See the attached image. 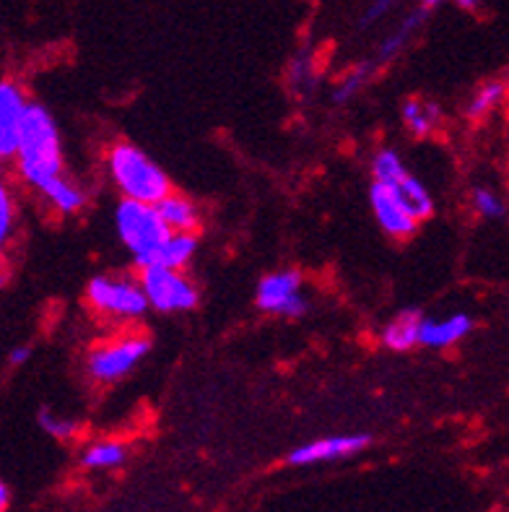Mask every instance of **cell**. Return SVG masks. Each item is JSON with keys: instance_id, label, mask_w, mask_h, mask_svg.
<instances>
[{"instance_id": "1", "label": "cell", "mask_w": 509, "mask_h": 512, "mask_svg": "<svg viewBox=\"0 0 509 512\" xmlns=\"http://www.w3.org/2000/svg\"><path fill=\"white\" fill-rule=\"evenodd\" d=\"M16 164L21 177L34 190H42L47 182L63 175V143H60L58 123L42 104L29 102L26 107Z\"/></svg>"}, {"instance_id": "2", "label": "cell", "mask_w": 509, "mask_h": 512, "mask_svg": "<svg viewBox=\"0 0 509 512\" xmlns=\"http://www.w3.org/2000/svg\"><path fill=\"white\" fill-rule=\"evenodd\" d=\"M107 172L115 188L130 201L159 203L164 195L172 193L167 172L136 143H115L107 154Z\"/></svg>"}, {"instance_id": "3", "label": "cell", "mask_w": 509, "mask_h": 512, "mask_svg": "<svg viewBox=\"0 0 509 512\" xmlns=\"http://www.w3.org/2000/svg\"><path fill=\"white\" fill-rule=\"evenodd\" d=\"M115 227L138 268L154 266L164 240L172 234V229L164 224L156 203L130 201V198H123L117 203Z\"/></svg>"}, {"instance_id": "4", "label": "cell", "mask_w": 509, "mask_h": 512, "mask_svg": "<svg viewBox=\"0 0 509 512\" xmlns=\"http://www.w3.org/2000/svg\"><path fill=\"white\" fill-rule=\"evenodd\" d=\"M86 302L91 310L107 320H120V323H133L143 318L149 310V297L143 292L141 279L130 276H94L86 286Z\"/></svg>"}, {"instance_id": "5", "label": "cell", "mask_w": 509, "mask_h": 512, "mask_svg": "<svg viewBox=\"0 0 509 512\" xmlns=\"http://www.w3.org/2000/svg\"><path fill=\"white\" fill-rule=\"evenodd\" d=\"M151 341L141 333L112 338L104 344L94 346L86 357V372L97 383H117L136 370L143 359L149 357Z\"/></svg>"}, {"instance_id": "6", "label": "cell", "mask_w": 509, "mask_h": 512, "mask_svg": "<svg viewBox=\"0 0 509 512\" xmlns=\"http://www.w3.org/2000/svg\"><path fill=\"white\" fill-rule=\"evenodd\" d=\"M141 284L149 305L164 315L187 312L198 305V289L187 279V273H182V268L146 266L141 268Z\"/></svg>"}, {"instance_id": "7", "label": "cell", "mask_w": 509, "mask_h": 512, "mask_svg": "<svg viewBox=\"0 0 509 512\" xmlns=\"http://www.w3.org/2000/svg\"><path fill=\"white\" fill-rule=\"evenodd\" d=\"M255 302L265 315L302 318L307 312V299L302 294V273L291 271V268L289 271L268 273L258 284Z\"/></svg>"}, {"instance_id": "8", "label": "cell", "mask_w": 509, "mask_h": 512, "mask_svg": "<svg viewBox=\"0 0 509 512\" xmlns=\"http://www.w3.org/2000/svg\"><path fill=\"white\" fill-rule=\"evenodd\" d=\"M369 201H372L374 219L390 237H411L419 227V219L395 185L374 180L372 190H369Z\"/></svg>"}, {"instance_id": "9", "label": "cell", "mask_w": 509, "mask_h": 512, "mask_svg": "<svg viewBox=\"0 0 509 512\" xmlns=\"http://www.w3.org/2000/svg\"><path fill=\"white\" fill-rule=\"evenodd\" d=\"M367 435H336L323 437V440H312L307 445H299L297 450H291L289 463L291 466H317V463L341 461V458H351V455L361 453L369 448Z\"/></svg>"}, {"instance_id": "10", "label": "cell", "mask_w": 509, "mask_h": 512, "mask_svg": "<svg viewBox=\"0 0 509 512\" xmlns=\"http://www.w3.org/2000/svg\"><path fill=\"white\" fill-rule=\"evenodd\" d=\"M29 102L13 81H0V159H13L19 151L21 125Z\"/></svg>"}, {"instance_id": "11", "label": "cell", "mask_w": 509, "mask_h": 512, "mask_svg": "<svg viewBox=\"0 0 509 512\" xmlns=\"http://www.w3.org/2000/svg\"><path fill=\"white\" fill-rule=\"evenodd\" d=\"M473 331V318L468 312H452L447 318L421 320L419 344L426 349H450Z\"/></svg>"}, {"instance_id": "12", "label": "cell", "mask_w": 509, "mask_h": 512, "mask_svg": "<svg viewBox=\"0 0 509 512\" xmlns=\"http://www.w3.org/2000/svg\"><path fill=\"white\" fill-rule=\"evenodd\" d=\"M421 320H424V315H421L419 310L398 312V315L382 328V344L390 351H411L413 346L419 344Z\"/></svg>"}, {"instance_id": "13", "label": "cell", "mask_w": 509, "mask_h": 512, "mask_svg": "<svg viewBox=\"0 0 509 512\" xmlns=\"http://www.w3.org/2000/svg\"><path fill=\"white\" fill-rule=\"evenodd\" d=\"M156 208H159L164 224H167L172 232H195V229H198V206H195L190 198H185V195L167 193L162 201L156 203Z\"/></svg>"}, {"instance_id": "14", "label": "cell", "mask_w": 509, "mask_h": 512, "mask_svg": "<svg viewBox=\"0 0 509 512\" xmlns=\"http://www.w3.org/2000/svg\"><path fill=\"white\" fill-rule=\"evenodd\" d=\"M39 193L45 195L47 201H50V206L55 208V211H60V214H76V211H81V208L86 206L84 188H78L76 182L68 180L65 175L47 182Z\"/></svg>"}, {"instance_id": "15", "label": "cell", "mask_w": 509, "mask_h": 512, "mask_svg": "<svg viewBox=\"0 0 509 512\" xmlns=\"http://www.w3.org/2000/svg\"><path fill=\"white\" fill-rule=\"evenodd\" d=\"M195 250H198V237L193 232H172L164 240L159 255H156L154 266L185 268L195 255Z\"/></svg>"}, {"instance_id": "16", "label": "cell", "mask_w": 509, "mask_h": 512, "mask_svg": "<svg viewBox=\"0 0 509 512\" xmlns=\"http://www.w3.org/2000/svg\"><path fill=\"white\" fill-rule=\"evenodd\" d=\"M509 86L504 81H486L473 91V97L465 104V115L471 120H484L491 112H497L507 99Z\"/></svg>"}, {"instance_id": "17", "label": "cell", "mask_w": 509, "mask_h": 512, "mask_svg": "<svg viewBox=\"0 0 509 512\" xmlns=\"http://www.w3.org/2000/svg\"><path fill=\"white\" fill-rule=\"evenodd\" d=\"M128 461V448L117 440H99L84 450L81 463L91 471H110V468H120Z\"/></svg>"}, {"instance_id": "18", "label": "cell", "mask_w": 509, "mask_h": 512, "mask_svg": "<svg viewBox=\"0 0 509 512\" xmlns=\"http://www.w3.org/2000/svg\"><path fill=\"white\" fill-rule=\"evenodd\" d=\"M400 112H403V123H406V128L411 130L413 136L419 138L429 136V133L439 125V117H442L437 104L429 102V99H408Z\"/></svg>"}, {"instance_id": "19", "label": "cell", "mask_w": 509, "mask_h": 512, "mask_svg": "<svg viewBox=\"0 0 509 512\" xmlns=\"http://www.w3.org/2000/svg\"><path fill=\"white\" fill-rule=\"evenodd\" d=\"M421 21H424V11H413L411 16H406V21H403V24L395 26L393 32L382 39L380 50H377V63H387V60H393L395 55H398V52L408 45V39L416 34V29L421 26Z\"/></svg>"}, {"instance_id": "20", "label": "cell", "mask_w": 509, "mask_h": 512, "mask_svg": "<svg viewBox=\"0 0 509 512\" xmlns=\"http://www.w3.org/2000/svg\"><path fill=\"white\" fill-rule=\"evenodd\" d=\"M395 188L400 190V195L406 198V203L411 206V211L416 214V219L424 221L429 219V216L434 214V198L432 193L426 190V185L421 180H416V177L408 172L406 177L400 182H395Z\"/></svg>"}, {"instance_id": "21", "label": "cell", "mask_w": 509, "mask_h": 512, "mask_svg": "<svg viewBox=\"0 0 509 512\" xmlns=\"http://www.w3.org/2000/svg\"><path fill=\"white\" fill-rule=\"evenodd\" d=\"M372 175H374V180L387 182V185H395V182H400L403 177L408 175V169H406V164H403V159H400L393 149H382V151H377L372 159Z\"/></svg>"}, {"instance_id": "22", "label": "cell", "mask_w": 509, "mask_h": 512, "mask_svg": "<svg viewBox=\"0 0 509 512\" xmlns=\"http://www.w3.org/2000/svg\"><path fill=\"white\" fill-rule=\"evenodd\" d=\"M369 76H372V65H356L354 71H348L346 76L341 78V84H338L336 91H333V99L341 104L351 102V99H354L356 94L364 89V84L369 81Z\"/></svg>"}, {"instance_id": "23", "label": "cell", "mask_w": 509, "mask_h": 512, "mask_svg": "<svg viewBox=\"0 0 509 512\" xmlns=\"http://www.w3.org/2000/svg\"><path fill=\"white\" fill-rule=\"evenodd\" d=\"M39 427L45 429L50 437H58V440H71L76 435L78 424L68 416H60L50 409H42L39 411Z\"/></svg>"}, {"instance_id": "24", "label": "cell", "mask_w": 509, "mask_h": 512, "mask_svg": "<svg viewBox=\"0 0 509 512\" xmlns=\"http://www.w3.org/2000/svg\"><path fill=\"white\" fill-rule=\"evenodd\" d=\"M473 211L478 216H484V219H499V216L507 214V208H504V201L499 198L494 190L489 188H476L473 190Z\"/></svg>"}, {"instance_id": "25", "label": "cell", "mask_w": 509, "mask_h": 512, "mask_svg": "<svg viewBox=\"0 0 509 512\" xmlns=\"http://www.w3.org/2000/svg\"><path fill=\"white\" fill-rule=\"evenodd\" d=\"M315 84V63L310 55H299L291 65V86L297 91H310Z\"/></svg>"}, {"instance_id": "26", "label": "cell", "mask_w": 509, "mask_h": 512, "mask_svg": "<svg viewBox=\"0 0 509 512\" xmlns=\"http://www.w3.org/2000/svg\"><path fill=\"white\" fill-rule=\"evenodd\" d=\"M13 219H16V206H13L11 190L0 182V247L6 245L13 232Z\"/></svg>"}, {"instance_id": "27", "label": "cell", "mask_w": 509, "mask_h": 512, "mask_svg": "<svg viewBox=\"0 0 509 512\" xmlns=\"http://www.w3.org/2000/svg\"><path fill=\"white\" fill-rule=\"evenodd\" d=\"M398 6H400V0H369L367 11H364V16H361V24L364 26L377 24V21L385 19L387 13H393Z\"/></svg>"}, {"instance_id": "28", "label": "cell", "mask_w": 509, "mask_h": 512, "mask_svg": "<svg viewBox=\"0 0 509 512\" xmlns=\"http://www.w3.org/2000/svg\"><path fill=\"white\" fill-rule=\"evenodd\" d=\"M29 357H32V346H16V349H11V354H8V362H11L13 367H19V364L29 362Z\"/></svg>"}, {"instance_id": "29", "label": "cell", "mask_w": 509, "mask_h": 512, "mask_svg": "<svg viewBox=\"0 0 509 512\" xmlns=\"http://www.w3.org/2000/svg\"><path fill=\"white\" fill-rule=\"evenodd\" d=\"M8 507V489H6V484H0V512L6 510Z\"/></svg>"}, {"instance_id": "30", "label": "cell", "mask_w": 509, "mask_h": 512, "mask_svg": "<svg viewBox=\"0 0 509 512\" xmlns=\"http://www.w3.org/2000/svg\"><path fill=\"white\" fill-rule=\"evenodd\" d=\"M458 6L465 8V11H473L478 6V0H458Z\"/></svg>"}, {"instance_id": "31", "label": "cell", "mask_w": 509, "mask_h": 512, "mask_svg": "<svg viewBox=\"0 0 509 512\" xmlns=\"http://www.w3.org/2000/svg\"><path fill=\"white\" fill-rule=\"evenodd\" d=\"M421 3H424V8H434L439 6V3H445V0H421Z\"/></svg>"}, {"instance_id": "32", "label": "cell", "mask_w": 509, "mask_h": 512, "mask_svg": "<svg viewBox=\"0 0 509 512\" xmlns=\"http://www.w3.org/2000/svg\"><path fill=\"white\" fill-rule=\"evenodd\" d=\"M3 281H6V273H3V268H0V286H3Z\"/></svg>"}, {"instance_id": "33", "label": "cell", "mask_w": 509, "mask_h": 512, "mask_svg": "<svg viewBox=\"0 0 509 512\" xmlns=\"http://www.w3.org/2000/svg\"><path fill=\"white\" fill-rule=\"evenodd\" d=\"M504 512H509V510H504Z\"/></svg>"}, {"instance_id": "34", "label": "cell", "mask_w": 509, "mask_h": 512, "mask_svg": "<svg viewBox=\"0 0 509 512\" xmlns=\"http://www.w3.org/2000/svg\"><path fill=\"white\" fill-rule=\"evenodd\" d=\"M507 214H509V211H507Z\"/></svg>"}]
</instances>
